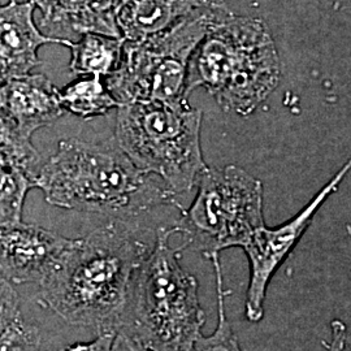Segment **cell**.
<instances>
[{"instance_id": "cell-1", "label": "cell", "mask_w": 351, "mask_h": 351, "mask_svg": "<svg viewBox=\"0 0 351 351\" xmlns=\"http://www.w3.org/2000/svg\"><path fill=\"white\" fill-rule=\"evenodd\" d=\"M149 246L112 221L75 239L63 261L40 285L38 303L72 326L119 333L132 280Z\"/></svg>"}, {"instance_id": "cell-2", "label": "cell", "mask_w": 351, "mask_h": 351, "mask_svg": "<svg viewBox=\"0 0 351 351\" xmlns=\"http://www.w3.org/2000/svg\"><path fill=\"white\" fill-rule=\"evenodd\" d=\"M34 188L52 206L124 219L175 203L163 182L145 175L114 138L104 142L64 139L39 165Z\"/></svg>"}, {"instance_id": "cell-3", "label": "cell", "mask_w": 351, "mask_h": 351, "mask_svg": "<svg viewBox=\"0 0 351 351\" xmlns=\"http://www.w3.org/2000/svg\"><path fill=\"white\" fill-rule=\"evenodd\" d=\"M280 80L276 45L263 21L228 12L213 23L191 55L186 97L203 88L226 112L247 116Z\"/></svg>"}, {"instance_id": "cell-4", "label": "cell", "mask_w": 351, "mask_h": 351, "mask_svg": "<svg viewBox=\"0 0 351 351\" xmlns=\"http://www.w3.org/2000/svg\"><path fill=\"white\" fill-rule=\"evenodd\" d=\"M171 237V229L162 230L136 271L119 333L151 351H191L206 314L198 282L181 267Z\"/></svg>"}, {"instance_id": "cell-5", "label": "cell", "mask_w": 351, "mask_h": 351, "mask_svg": "<svg viewBox=\"0 0 351 351\" xmlns=\"http://www.w3.org/2000/svg\"><path fill=\"white\" fill-rule=\"evenodd\" d=\"M202 117L188 99L123 104L117 108L113 138L141 172L158 177L178 197L195 188L207 169Z\"/></svg>"}, {"instance_id": "cell-6", "label": "cell", "mask_w": 351, "mask_h": 351, "mask_svg": "<svg viewBox=\"0 0 351 351\" xmlns=\"http://www.w3.org/2000/svg\"><path fill=\"white\" fill-rule=\"evenodd\" d=\"M230 12L226 4L195 13L150 37L128 42L106 86L123 106L137 101L188 99L186 77L193 52L213 23Z\"/></svg>"}, {"instance_id": "cell-7", "label": "cell", "mask_w": 351, "mask_h": 351, "mask_svg": "<svg viewBox=\"0 0 351 351\" xmlns=\"http://www.w3.org/2000/svg\"><path fill=\"white\" fill-rule=\"evenodd\" d=\"M198 191L172 234L181 249L199 251L207 259L230 247H242L265 226L263 184L237 165L210 168L199 176Z\"/></svg>"}, {"instance_id": "cell-8", "label": "cell", "mask_w": 351, "mask_h": 351, "mask_svg": "<svg viewBox=\"0 0 351 351\" xmlns=\"http://www.w3.org/2000/svg\"><path fill=\"white\" fill-rule=\"evenodd\" d=\"M349 169L350 162L345 164L339 173L294 217L276 228L264 226L256 229L241 247L245 251L250 264V281L246 294L245 315L251 323H259L263 319L265 294L271 278L306 233L319 208L339 190Z\"/></svg>"}, {"instance_id": "cell-9", "label": "cell", "mask_w": 351, "mask_h": 351, "mask_svg": "<svg viewBox=\"0 0 351 351\" xmlns=\"http://www.w3.org/2000/svg\"><path fill=\"white\" fill-rule=\"evenodd\" d=\"M75 239L21 220L0 223V275L11 284L40 285L63 261Z\"/></svg>"}, {"instance_id": "cell-10", "label": "cell", "mask_w": 351, "mask_h": 351, "mask_svg": "<svg viewBox=\"0 0 351 351\" xmlns=\"http://www.w3.org/2000/svg\"><path fill=\"white\" fill-rule=\"evenodd\" d=\"M36 7L29 1L0 4V85L30 75L40 64L38 50L50 43L69 47L72 40L43 34L34 23Z\"/></svg>"}, {"instance_id": "cell-11", "label": "cell", "mask_w": 351, "mask_h": 351, "mask_svg": "<svg viewBox=\"0 0 351 351\" xmlns=\"http://www.w3.org/2000/svg\"><path fill=\"white\" fill-rule=\"evenodd\" d=\"M0 112L23 138L64 114L59 88L43 75H26L0 85Z\"/></svg>"}, {"instance_id": "cell-12", "label": "cell", "mask_w": 351, "mask_h": 351, "mask_svg": "<svg viewBox=\"0 0 351 351\" xmlns=\"http://www.w3.org/2000/svg\"><path fill=\"white\" fill-rule=\"evenodd\" d=\"M224 4V0H120L116 25L124 40L136 42Z\"/></svg>"}, {"instance_id": "cell-13", "label": "cell", "mask_w": 351, "mask_h": 351, "mask_svg": "<svg viewBox=\"0 0 351 351\" xmlns=\"http://www.w3.org/2000/svg\"><path fill=\"white\" fill-rule=\"evenodd\" d=\"M43 13V26L65 25L78 33L120 38L116 11L120 0H23Z\"/></svg>"}, {"instance_id": "cell-14", "label": "cell", "mask_w": 351, "mask_h": 351, "mask_svg": "<svg viewBox=\"0 0 351 351\" xmlns=\"http://www.w3.org/2000/svg\"><path fill=\"white\" fill-rule=\"evenodd\" d=\"M39 165L38 152L0 151V223L21 220L26 194L34 188Z\"/></svg>"}, {"instance_id": "cell-15", "label": "cell", "mask_w": 351, "mask_h": 351, "mask_svg": "<svg viewBox=\"0 0 351 351\" xmlns=\"http://www.w3.org/2000/svg\"><path fill=\"white\" fill-rule=\"evenodd\" d=\"M124 42L123 38L85 33L68 47L72 53L69 69L75 75H97L104 80L120 63Z\"/></svg>"}, {"instance_id": "cell-16", "label": "cell", "mask_w": 351, "mask_h": 351, "mask_svg": "<svg viewBox=\"0 0 351 351\" xmlns=\"http://www.w3.org/2000/svg\"><path fill=\"white\" fill-rule=\"evenodd\" d=\"M64 112L73 113L82 119L107 114L120 104L106 86L104 80L97 75H84L59 90Z\"/></svg>"}, {"instance_id": "cell-17", "label": "cell", "mask_w": 351, "mask_h": 351, "mask_svg": "<svg viewBox=\"0 0 351 351\" xmlns=\"http://www.w3.org/2000/svg\"><path fill=\"white\" fill-rule=\"evenodd\" d=\"M215 268L216 276V291H217V326L211 336L203 337L195 341L191 351H242L239 348V339L232 330V326L228 322L226 311V295L221 264L219 255L210 258Z\"/></svg>"}, {"instance_id": "cell-18", "label": "cell", "mask_w": 351, "mask_h": 351, "mask_svg": "<svg viewBox=\"0 0 351 351\" xmlns=\"http://www.w3.org/2000/svg\"><path fill=\"white\" fill-rule=\"evenodd\" d=\"M40 346L39 328L25 322L23 316L0 333V351H40Z\"/></svg>"}, {"instance_id": "cell-19", "label": "cell", "mask_w": 351, "mask_h": 351, "mask_svg": "<svg viewBox=\"0 0 351 351\" xmlns=\"http://www.w3.org/2000/svg\"><path fill=\"white\" fill-rule=\"evenodd\" d=\"M21 316L20 300L12 284L0 275V333Z\"/></svg>"}, {"instance_id": "cell-20", "label": "cell", "mask_w": 351, "mask_h": 351, "mask_svg": "<svg viewBox=\"0 0 351 351\" xmlns=\"http://www.w3.org/2000/svg\"><path fill=\"white\" fill-rule=\"evenodd\" d=\"M114 337V333H99L93 341L73 343L62 351H112Z\"/></svg>"}, {"instance_id": "cell-21", "label": "cell", "mask_w": 351, "mask_h": 351, "mask_svg": "<svg viewBox=\"0 0 351 351\" xmlns=\"http://www.w3.org/2000/svg\"><path fill=\"white\" fill-rule=\"evenodd\" d=\"M330 335L332 339L329 342H323L328 351H345L348 329L341 320H333L330 323Z\"/></svg>"}, {"instance_id": "cell-22", "label": "cell", "mask_w": 351, "mask_h": 351, "mask_svg": "<svg viewBox=\"0 0 351 351\" xmlns=\"http://www.w3.org/2000/svg\"><path fill=\"white\" fill-rule=\"evenodd\" d=\"M112 351H151L145 348L143 345H141L137 341L129 339L124 335H116L114 341H113Z\"/></svg>"}]
</instances>
